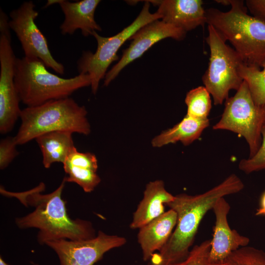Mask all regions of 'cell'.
I'll return each mask as SVG.
<instances>
[{"label": "cell", "mask_w": 265, "mask_h": 265, "mask_svg": "<svg viewBox=\"0 0 265 265\" xmlns=\"http://www.w3.org/2000/svg\"><path fill=\"white\" fill-rule=\"evenodd\" d=\"M0 265H10L6 262H5L3 258L0 256Z\"/></svg>", "instance_id": "obj_30"}, {"label": "cell", "mask_w": 265, "mask_h": 265, "mask_svg": "<svg viewBox=\"0 0 265 265\" xmlns=\"http://www.w3.org/2000/svg\"><path fill=\"white\" fill-rule=\"evenodd\" d=\"M66 183L63 179L55 190L47 194L42 193L46 187L43 182L22 192L9 191L0 186L2 195L16 198L25 206L34 208L30 213L17 218L15 223L22 229H38L37 238L41 244L53 240H86L96 236L91 222L79 218L74 219L68 215L66 201L62 198Z\"/></svg>", "instance_id": "obj_1"}, {"label": "cell", "mask_w": 265, "mask_h": 265, "mask_svg": "<svg viewBox=\"0 0 265 265\" xmlns=\"http://www.w3.org/2000/svg\"><path fill=\"white\" fill-rule=\"evenodd\" d=\"M63 164L67 175L63 178L66 182L78 184L85 192L93 191L101 182L97 173V159L92 153L80 152L75 147Z\"/></svg>", "instance_id": "obj_17"}, {"label": "cell", "mask_w": 265, "mask_h": 265, "mask_svg": "<svg viewBox=\"0 0 265 265\" xmlns=\"http://www.w3.org/2000/svg\"><path fill=\"white\" fill-rule=\"evenodd\" d=\"M209 92L204 86L188 91L185 98L187 106L186 115L198 119H207L212 108V100Z\"/></svg>", "instance_id": "obj_22"}, {"label": "cell", "mask_w": 265, "mask_h": 265, "mask_svg": "<svg viewBox=\"0 0 265 265\" xmlns=\"http://www.w3.org/2000/svg\"><path fill=\"white\" fill-rule=\"evenodd\" d=\"M244 188L241 179L233 174L206 192L195 195L182 193L175 196L167 204L177 216V223L169 239L162 248L152 256L149 265H167L186 257L201 220L216 201L225 196L237 193Z\"/></svg>", "instance_id": "obj_2"}, {"label": "cell", "mask_w": 265, "mask_h": 265, "mask_svg": "<svg viewBox=\"0 0 265 265\" xmlns=\"http://www.w3.org/2000/svg\"><path fill=\"white\" fill-rule=\"evenodd\" d=\"M211 239L195 245L184 260L167 265H210L209 261Z\"/></svg>", "instance_id": "obj_25"}, {"label": "cell", "mask_w": 265, "mask_h": 265, "mask_svg": "<svg viewBox=\"0 0 265 265\" xmlns=\"http://www.w3.org/2000/svg\"><path fill=\"white\" fill-rule=\"evenodd\" d=\"M209 124V119H198L186 115L173 127L155 137L152 140V145L161 147L178 141L184 145H188L199 138Z\"/></svg>", "instance_id": "obj_19"}, {"label": "cell", "mask_w": 265, "mask_h": 265, "mask_svg": "<svg viewBox=\"0 0 265 265\" xmlns=\"http://www.w3.org/2000/svg\"><path fill=\"white\" fill-rule=\"evenodd\" d=\"M158 6L157 12L162 21L186 32L206 24V10L201 0L150 1Z\"/></svg>", "instance_id": "obj_14"}, {"label": "cell", "mask_w": 265, "mask_h": 265, "mask_svg": "<svg viewBox=\"0 0 265 265\" xmlns=\"http://www.w3.org/2000/svg\"><path fill=\"white\" fill-rule=\"evenodd\" d=\"M238 73L247 83L255 103L265 107V62L261 68L243 63L239 67Z\"/></svg>", "instance_id": "obj_21"}, {"label": "cell", "mask_w": 265, "mask_h": 265, "mask_svg": "<svg viewBox=\"0 0 265 265\" xmlns=\"http://www.w3.org/2000/svg\"><path fill=\"white\" fill-rule=\"evenodd\" d=\"M186 33L182 29L162 20H155L145 25L130 38L132 41L123 51L121 59L106 73L104 85H108L124 68L141 56L156 43L166 38L181 41L185 38Z\"/></svg>", "instance_id": "obj_12"}, {"label": "cell", "mask_w": 265, "mask_h": 265, "mask_svg": "<svg viewBox=\"0 0 265 265\" xmlns=\"http://www.w3.org/2000/svg\"><path fill=\"white\" fill-rule=\"evenodd\" d=\"M126 239L99 231L96 236L86 240H53L45 244L57 254L60 265H94L110 250L121 247Z\"/></svg>", "instance_id": "obj_11"}, {"label": "cell", "mask_w": 265, "mask_h": 265, "mask_svg": "<svg viewBox=\"0 0 265 265\" xmlns=\"http://www.w3.org/2000/svg\"><path fill=\"white\" fill-rule=\"evenodd\" d=\"M265 118V107L255 103L243 80L236 94L225 100L221 117L212 128L230 131L243 137L249 146V158H251L261 145V131Z\"/></svg>", "instance_id": "obj_8"}, {"label": "cell", "mask_w": 265, "mask_h": 265, "mask_svg": "<svg viewBox=\"0 0 265 265\" xmlns=\"http://www.w3.org/2000/svg\"><path fill=\"white\" fill-rule=\"evenodd\" d=\"M262 143L256 154L251 158L241 159L238 168L246 174L265 169V118L261 128Z\"/></svg>", "instance_id": "obj_24"}, {"label": "cell", "mask_w": 265, "mask_h": 265, "mask_svg": "<svg viewBox=\"0 0 265 265\" xmlns=\"http://www.w3.org/2000/svg\"><path fill=\"white\" fill-rule=\"evenodd\" d=\"M208 31L206 40L210 57L202 81L212 95L214 105H222L229 97L230 91H237L242 84L243 80L238 69L244 62L212 26L208 25Z\"/></svg>", "instance_id": "obj_6"}, {"label": "cell", "mask_w": 265, "mask_h": 265, "mask_svg": "<svg viewBox=\"0 0 265 265\" xmlns=\"http://www.w3.org/2000/svg\"><path fill=\"white\" fill-rule=\"evenodd\" d=\"M150 2H145L143 8L132 23L121 32L111 37H103L93 31L97 48L95 53L84 52L77 61L79 74H88L91 78V87L93 94L97 92L100 80L104 79L109 65L118 59L117 52L122 45L140 28L155 20L161 19L157 12L151 13Z\"/></svg>", "instance_id": "obj_7"}, {"label": "cell", "mask_w": 265, "mask_h": 265, "mask_svg": "<svg viewBox=\"0 0 265 265\" xmlns=\"http://www.w3.org/2000/svg\"><path fill=\"white\" fill-rule=\"evenodd\" d=\"M175 196L165 189L162 180H156L147 184L142 199L133 214L130 224L132 229H139L164 211V205L172 202Z\"/></svg>", "instance_id": "obj_18"}, {"label": "cell", "mask_w": 265, "mask_h": 265, "mask_svg": "<svg viewBox=\"0 0 265 265\" xmlns=\"http://www.w3.org/2000/svg\"><path fill=\"white\" fill-rule=\"evenodd\" d=\"M13 137H8L2 139L0 142V168H6L18 156L19 153L16 147Z\"/></svg>", "instance_id": "obj_26"}, {"label": "cell", "mask_w": 265, "mask_h": 265, "mask_svg": "<svg viewBox=\"0 0 265 265\" xmlns=\"http://www.w3.org/2000/svg\"><path fill=\"white\" fill-rule=\"evenodd\" d=\"M35 7L33 2L29 0L12 10L9 14V27L15 32L21 43L25 56L38 58L47 68H51L57 73L63 75L64 66L52 56L46 37L35 23L38 16Z\"/></svg>", "instance_id": "obj_9"}, {"label": "cell", "mask_w": 265, "mask_h": 265, "mask_svg": "<svg viewBox=\"0 0 265 265\" xmlns=\"http://www.w3.org/2000/svg\"><path fill=\"white\" fill-rule=\"evenodd\" d=\"M101 2L99 0H82L71 2L66 0H48L45 7L58 3L64 15L60 26L61 34L72 35L80 29L84 36L92 35L93 31H101L96 23L94 14Z\"/></svg>", "instance_id": "obj_15"}, {"label": "cell", "mask_w": 265, "mask_h": 265, "mask_svg": "<svg viewBox=\"0 0 265 265\" xmlns=\"http://www.w3.org/2000/svg\"><path fill=\"white\" fill-rule=\"evenodd\" d=\"M215 1L225 6L231 5V0H216Z\"/></svg>", "instance_id": "obj_29"}, {"label": "cell", "mask_w": 265, "mask_h": 265, "mask_svg": "<svg viewBox=\"0 0 265 265\" xmlns=\"http://www.w3.org/2000/svg\"><path fill=\"white\" fill-rule=\"evenodd\" d=\"M72 134L69 132L54 131L42 134L35 138L42 152L45 168H49L55 162H64L75 148Z\"/></svg>", "instance_id": "obj_20"}, {"label": "cell", "mask_w": 265, "mask_h": 265, "mask_svg": "<svg viewBox=\"0 0 265 265\" xmlns=\"http://www.w3.org/2000/svg\"><path fill=\"white\" fill-rule=\"evenodd\" d=\"M227 12L206 10V23L212 26L248 66L261 68L265 62V21L247 12L241 0H231Z\"/></svg>", "instance_id": "obj_3"}, {"label": "cell", "mask_w": 265, "mask_h": 265, "mask_svg": "<svg viewBox=\"0 0 265 265\" xmlns=\"http://www.w3.org/2000/svg\"><path fill=\"white\" fill-rule=\"evenodd\" d=\"M230 208L224 197L218 199L212 208L215 220L209 255L210 264L222 262L233 251L247 246L250 241L248 237L230 228L227 219Z\"/></svg>", "instance_id": "obj_13"}, {"label": "cell", "mask_w": 265, "mask_h": 265, "mask_svg": "<svg viewBox=\"0 0 265 265\" xmlns=\"http://www.w3.org/2000/svg\"><path fill=\"white\" fill-rule=\"evenodd\" d=\"M33 265H40L35 264V263H33Z\"/></svg>", "instance_id": "obj_31"}, {"label": "cell", "mask_w": 265, "mask_h": 265, "mask_svg": "<svg viewBox=\"0 0 265 265\" xmlns=\"http://www.w3.org/2000/svg\"><path fill=\"white\" fill-rule=\"evenodd\" d=\"M210 265H265V252L245 246L232 252L222 262Z\"/></svg>", "instance_id": "obj_23"}, {"label": "cell", "mask_w": 265, "mask_h": 265, "mask_svg": "<svg viewBox=\"0 0 265 265\" xmlns=\"http://www.w3.org/2000/svg\"><path fill=\"white\" fill-rule=\"evenodd\" d=\"M245 4L252 16L265 21V0H247Z\"/></svg>", "instance_id": "obj_27"}, {"label": "cell", "mask_w": 265, "mask_h": 265, "mask_svg": "<svg viewBox=\"0 0 265 265\" xmlns=\"http://www.w3.org/2000/svg\"><path fill=\"white\" fill-rule=\"evenodd\" d=\"M256 216H265V191L262 194L260 200L259 207L255 213Z\"/></svg>", "instance_id": "obj_28"}, {"label": "cell", "mask_w": 265, "mask_h": 265, "mask_svg": "<svg viewBox=\"0 0 265 265\" xmlns=\"http://www.w3.org/2000/svg\"><path fill=\"white\" fill-rule=\"evenodd\" d=\"M177 220L176 212L170 209L139 229L137 240L144 261H149L169 239Z\"/></svg>", "instance_id": "obj_16"}, {"label": "cell", "mask_w": 265, "mask_h": 265, "mask_svg": "<svg viewBox=\"0 0 265 265\" xmlns=\"http://www.w3.org/2000/svg\"><path fill=\"white\" fill-rule=\"evenodd\" d=\"M9 19L0 10V121L11 124L20 118V100L15 82L16 57L11 46Z\"/></svg>", "instance_id": "obj_10"}, {"label": "cell", "mask_w": 265, "mask_h": 265, "mask_svg": "<svg viewBox=\"0 0 265 265\" xmlns=\"http://www.w3.org/2000/svg\"><path fill=\"white\" fill-rule=\"evenodd\" d=\"M38 58H17L14 82L20 101L27 107L69 97L74 92L91 85L88 74L64 79L49 72Z\"/></svg>", "instance_id": "obj_4"}, {"label": "cell", "mask_w": 265, "mask_h": 265, "mask_svg": "<svg viewBox=\"0 0 265 265\" xmlns=\"http://www.w3.org/2000/svg\"><path fill=\"white\" fill-rule=\"evenodd\" d=\"M87 111L71 98L53 100L21 110V123L13 137L17 145H23L38 136L54 131L88 135L90 125Z\"/></svg>", "instance_id": "obj_5"}]
</instances>
